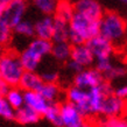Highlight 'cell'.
Instances as JSON below:
<instances>
[{"mask_svg":"<svg viewBox=\"0 0 127 127\" xmlns=\"http://www.w3.org/2000/svg\"><path fill=\"white\" fill-rule=\"evenodd\" d=\"M99 35L108 40L114 48H124L126 44V22L114 12L103 13L99 23Z\"/></svg>","mask_w":127,"mask_h":127,"instance_id":"6da1fadb","label":"cell"},{"mask_svg":"<svg viewBox=\"0 0 127 127\" xmlns=\"http://www.w3.org/2000/svg\"><path fill=\"white\" fill-rule=\"evenodd\" d=\"M69 36L68 41L75 44H83L91 37L99 34L100 20H91L82 13L73 11L69 20Z\"/></svg>","mask_w":127,"mask_h":127,"instance_id":"7a4b0ae2","label":"cell"},{"mask_svg":"<svg viewBox=\"0 0 127 127\" xmlns=\"http://www.w3.org/2000/svg\"><path fill=\"white\" fill-rule=\"evenodd\" d=\"M23 72L25 69L20 61V55L7 51L0 56V78L9 86H18Z\"/></svg>","mask_w":127,"mask_h":127,"instance_id":"3957f363","label":"cell"},{"mask_svg":"<svg viewBox=\"0 0 127 127\" xmlns=\"http://www.w3.org/2000/svg\"><path fill=\"white\" fill-rule=\"evenodd\" d=\"M85 44L90 49L93 57H96L97 60L110 58L111 55L113 54V51H114V47L112 46V43L99 34L88 40L85 42Z\"/></svg>","mask_w":127,"mask_h":127,"instance_id":"277c9868","label":"cell"},{"mask_svg":"<svg viewBox=\"0 0 127 127\" xmlns=\"http://www.w3.org/2000/svg\"><path fill=\"white\" fill-rule=\"evenodd\" d=\"M126 104L125 99L117 97L114 93H108L104 97L103 104L100 107V113L106 116L107 118H119L123 116Z\"/></svg>","mask_w":127,"mask_h":127,"instance_id":"5b68a950","label":"cell"},{"mask_svg":"<svg viewBox=\"0 0 127 127\" xmlns=\"http://www.w3.org/2000/svg\"><path fill=\"white\" fill-rule=\"evenodd\" d=\"M60 116L62 119V127H81L84 123V117L70 101L60 105Z\"/></svg>","mask_w":127,"mask_h":127,"instance_id":"8992f818","label":"cell"},{"mask_svg":"<svg viewBox=\"0 0 127 127\" xmlns=\"http://www.w3.org/2000/svg\"><path fill=\"white\" fill-rule=\"evenodd\" d=\"M26 12V1L25 0H13L5 7L1 16L5 19L11 28H14L22 21V18Z\"/></svg>","mask_w":127,"mask_h":127,"instance_id":"52a82bcc","label":"cell"},{"mask_svg":"<svg viewBox=\"0 0 127 127\" xmlns=\"http://www.w3.org/2000/svg\"><path fill=\"white\" fill-rule=\"evenodd\" d=\"M104 82V75L98 70H82L77 72L75 77V86L88 90L90 88L97 86Z\"/></svg>","mask_w":127,"mask_h":127,"instance_id":"ba28073f","label":"cell"},{"mask_svg":"<svg viewBox=\"0 0 127 127\" xmlns=\"http://www.w3.org/2000/svg\"><path fill=\"white\" fill-rule=\"evenodd\" d=\"M68 101L72 103L83 117L91 116L90 107L88 104V90L79 89L77 86L69 89L68 91Z\"/></svg>","mask_w":127,"mask_h":127,"instance_id":"9c48e42d","label":"cell"},{"mask_svg":"<svg viewBox=\"0 0 127 127\" xmlns=\"http://www.w3.org/2000/svg\"><path fill=\"white\" fill-rule=\"evenodd\" d=\"M73 11L91 20H100L103 15V8L97 0H78L73 6Z\"/></svg>","mask_w":127,"mask_h":127,"instance_id":"30bf717a","label":"cell"},{"mask_svg":"<svg viewBox=\"0 0 127 127\" xmlns=\"http://www.w3.org/2000/svg\"><path fill=\"white\" fill-rule=\"evenodd\" d=\"M49 103L50 101L44 99L37 91H25L23 92V104L28 105L34 111L37 112L40 116L44 114Z\"/></svg>","mask_w":127,"mask_h":127,"instance_id":"8fae6325","label":"cell"},{"mask_svg":"<svg viewBox=\"0 0 127 127\" xmlns=\"http://www.w3.org/2000/svg\"><path fill=\"white\" fill-rule=\"evenodd\" d=\"M51 47H53V42L50 40H43V39H39L37 37L34 41H32V43L28 46L26 51L31 55L32 57H34L35 60L41 62V60L46 55L50 54Z\"/></svg>","mask_w":127,"mask_h":127,"instance_id":"7c38bea8","label":"cell"},{"mask_svg":"<svg viewBox=\"0 0 127 127\" xmlns=\"http://www.w3.org/2000/svg\"><path fill=\"white\" fill-rule=\"evenodd\" d=\"M93 55L89 49L86 44H75L71 47V51H70V60L77 62L78 64L82 66H88L93 62Z\"/></svg>","mask_w":127,"mask_h":127,"instance_id":"4fadbf2b","label":"cell"},{"mask_svg":"<svg viewBox=\"0 0 127 127\" xmlns=\"http://www.w3.org/2000/svg\"><path fill=\"white\" fill-rule=\"evenodd\" d=\"M43 81L35 71H25L20 78L19 86L25 91H39Z\"/></svg>","mask_w":127,"mask_h":127,"instance_id":"5bb4252c","label":"cell"},{"mask_svg":"<svg viewBox=\"0 0 127 127\" xmlns=\"http://www.w3.org/2000/svg\"><path fill=\"white\" fill-rule=\"evenodd\" d=\"M53 27H54V18L50 15L43 18L36 22L34 26V34L43 40H50L51 41V35H53Z\"/></svg>","mask_w":127,"mask_h":127,"instance_id":"9a60e30c","label":"cell"},{"mask_svg":"<svg viewBox=\"0 0 127 127\" xmlns=\"http://www.w3.org/2000/svg\"><path fill=\"white\" fill-rule=\"evenodd\" d=\"M40 117L41 116L37 112L26 104L16 108V112L14 113V119H16L20 124H34L39 121Z\"/></svg>","mask_w":127,"mask_h":127,"instance_id":"2e32d148","label":"cell"},{"mask_svg":"<svg viewBox=\"0 0 127 127\" xmlns=\"http://www.w3.org/2000/svg\"><path fill=\"white\" fill-rule=\"evenodd\" d=\"M69 36V23L61 19L54 18V27H53V35L51 41L57 42H66Z\"/></svg>","mask_w":127,"mask_h":127,"instance_id":"e0dca14e","label":"cell"},{"mask_svg":"<svg viewBox=\"0 0 127 127\" xmlns=\"http://www.w3.org/2000/svg\"><path fill=\"white\" fill-rule=\"evenodd\" d=\"M70 51H71V46L66 41V42H57L53 44L50 53L57 61L65 62L70 58Z\"/></svg>","mask_w":127,"mask_h":127,"instance_id":"ac0fdd59","label":"cell"},{"mask_svg":"<svg viewBox=\"0 0 127 127\" xmlns=\"http://www.w3.org/2000/svg\"><path fill=\"white\" fill-rule=\"evenodd\" d=\"M72 14H73V7L66 0L57 1V6H56V9H55V18L69 22V20L71 19Z\"/></svg>","mask_w":127,"mask_h":127,"instance_id":"d6986e66","label":"cell"},{"mask_svg":"<svg viewBox=\"0 0 127 127\" xmlns=\"http://www.w3.org/2000/svg\"><path fill=\"white\" fill-rule=\"evenodd\" d=\"M37 92L48 101H55L60 96V88L56 83H43Z\"/></svg>","mask_w":127,"mask_h":127,"instance_id":"ffe728a7","label":"cell"},{"mask_svg":"<svg viewBox=\"0 0 127 127\" xmlns=\"http://www.w3.org/2000/svg\"><path fill=\"white\" fill-rule=\"evenodd\" d=\"M47 119L49 120L50 123H53L55 126L62 127V119L60 116V105L56 101H50L48 105V108L46 110L44 114Z\"/></svg>","mask_w":127,"mask_h":127,"instance_id":"44dd1931","label":"cell"},{"mask_svg":"<svg viewBox=\"0 0 127 127\" xmlns=\"http://www.w3.org/2000/svg\"><path fill=\"white\" fill-rule=\"evenodd\" d=\"M6 100L12 107L16 110V108H19L20 106L23 105V93L19 89L11 88L8 90V92L6 93Z\"/></svg>","mask_w":127,"mask_h":127,"instance_id":"7402d4cb","label":"cell"},{"mask_svg":"<svg viewBox=\"0 0 127 127\" xmlns=\"http://www.w3.org/2000/svg\"><path fill=\"white\" fill-rule=\"evenodd\" d=\"M33 2L40 11L47 15H51L53 13H55L57 6V0H33Z\"/></svg>","mask_w":127,"mask_h":127,"instance_id":"603a6c76","label":"cell"},{"mask_svg":"<svg viewBox=\"0 0 127 127\" xmlns=\"http://www.w3.org/2000/svg\"><path fill=\"white\" fill-rule=\"evenodd\" d=\"M13 29L15 31V33L20 35H25L27 37H31L34 35V26L29 21H20Z\"/></svg>","mask_w":127,"mask_h":127,"instance_id":"cb8c5ba5","label":"cell"},{"mask_svg":"<svg viewBox=\"0 0 127 127\" xmlns=\"http://www.w3.org/2000/svg\"><path fill=\"white\" fill-rule=\"evenodd\" d=\"M12 28L7 25V22L5 21V19L0 15V44L2 46L5 43H7L11 39V31Z\"/></svg>","mask_w":127,"mask_h":127,"instance_id":"d4e9b609","label":"cell"},{"mask_svg":"<svg viewBox=\"0 0 127 127\" xmlns=\"http://www.w3.org/2000/svg\"><path fill=\"white\" fill-rule=\"evenodd\" d=\"M14 108L7 103V100L2 98L0 100V116L6 119H14Z\"/></svg>","mask_w":127,"mask_h":127,"instance_id":"484cf974","label":"cell"},{"mask_svg":"<svg viewBox=\"0 0 127 127\" xmlns=\"http://www.w3.org/2000/svg\"><path fill=\"white\" fill-rule=\"evenodd\" d=\"M112 66L113 65L111 63V58H99V60H97V70L103 75L107 72Z\"/></svg>","mask_w":127,"mask_h":127,"instance_id":"4316f807","label":"cell"},{"mask_svg":"<svg viewBox=\"0 0 127 127\" xmlns=\"http://www.w3.org/2000/svg\"><path fill=\"white\" fill-rule=\"evenodd\" d=\"M126 73V70L121 68V66H112L111 69L108 70L106 73H104L105 77L111 79V78H118V77H123Z\"/></svg>","mask_w":127,"mask_h":127,"instance_id":"83f0119b","label":"cell"},{"mask_svg":"<svg viewBox=\"0 0 127 127\" xmlns=\"http://www.w3.org/2000/svg\"><path fill=\"white\" fill-rule=\"evenodd\" d=\"M40 77L43 81V83H56L58 79V73L55 71H48V72L41 73Z\"/></svg>","mask_w":127,"mask_h":127,"instance_id":"f1b7e54d","label":"cell"},{"mask_svg":"<svg viewBox=\"0 0 127 127\" xmlns=\"http://www.w3.org/2000/svg\"><path fill=\"white\" fill-rule=\"evenodd\" d=\"M106 125L108 127H127L126 121H124L119 118H110L106 121Z\"/></svg>","mask_w":127,"mask_h":127,"instance_id":"f546056e","label":"cell"},{"mask_svg":"<svg viewBox=\"0 0 127 127\" xmlns=\"http://www.w3.org/2000/svg\"><path fill=\"white\" fill-rule=\"evenodd\" d=\"M68 66H69L70 70H72V71H75V72H79V71H82L83 68H84V66H82L81 64H78L77 62L72 61V60L68 63Z\"/></svg>","mask_w":127,"mask_h":127,"instance_id":"4dcf8cb0","label":"cell"},{"mask_svg":"<svg viewBox=\"0 0 127 127\" xmlns=\"http://www.w3.org/2000/svg\"><path fill=\"white\" fill-rule=\"evenodd\" d=\"M113 93H114L117 97L125 99V98H126V96H127V88H126V86H121V88L117 89L116 91H113Z\"/></svg>","mask_w":127,"mask_h":127,"instance_id":"1f68e13d","label":"cell"},{"mask_svg":"<svg viewBox=\"0 0 127 127\" xmlns=\"http://www.w3.org/2000/svg\"><path fill=\"white\" fill-rule=\"evenodd\" d=\"M11 89V86L7 84V83H5L1 78H0V95L4 97V96H6V93L8 92V90Z\"/></svg>","mask_w":127,"mask_h":127,"instance_id":"d6a6232c","label":"cell"},{"mask_svg":"<svg viewBox=\"0 0 127 127\" xmlns=\"http://www.w3.org/2000/svg\"><path fill=\"white\" fill-rule=\"evenodd\" d=\"M11 1H13V0H0V5H1V6H4V7H6Z\"/></svg>","mask_w":127,"mask_h":127,"instance_id":"836d02e7","label":"cell"},{"mask_svg":"<svg viewBox=\"0 0 127 127\" xmlns=\"http://www.w3.org/2000/svg\"><path fill=\"white\" fill-rule=\"evenodd\" d=\"M81 127H93V126H92V125H91V124L85 123V121H84V123H83V125H82Z\"/></svg>","mask_w":127,"mask_h":127,"instance_id":"e575fe53","label":"cell"},{"mask_svg":"<svg viewBox=\"0 0 127 127\" xmlns=\"http://www.w3.org/2000/svg\"><path fill=\"white\" fill-rule=\"evenodd\" d=\"M4 9H5V7H4V6H1V5H0V15L2 14V12H4Z\"/></svg>","mask_w":127,"mask_h":127,"instance_id":"d590c367","label":"cell"},{"mask_svg":"<svg viewBox=\"0 0 127 127\" xmlns=\"http://www.w3.org/2000/svg\"><path fill=\"white\" fill-rule=\"evenodd\" d=\"M2 54H4V50H2V46L0 44V56H1Z\"/></svg>","mask_w":127,"mask_h":127,"instance_id":"8d00e7d4","label":"cell"},{"mask_svg":"<svg viewBox=\"0 0 127 127\" xmlns=\"http://www.w3.org/2000/svg\"><path fill=\"white\" fill-rule=\"evenodd\" d=\"M120 1H123V2H126L127 0H120Z\"/></svg>","mask_w":127,"mask_h":127,"instance_id":"74e56055","label":"cell"},{"mask_svg":"<svg viewBox=\"0 0 127 127\" xmlns=\"http://www.w3.org/2000/svg\"><path fill=\"white\" fill-rule=\"evenodd\" d=\"M2 98H4V97H2V96H1V95H0V100L2 99Z\"/></svg>","mask_w":127,"mask_h":127,"instance_id":"f35d334b","label":"cell"},{"mask_svg":"<svg viewBox=\"0 0 127 127\" xmlns=\"http://www.w3.org/2000/svg\"><path fill=\"white\" fill-rule=\"evenodd\" d=\"M104 127H108V126H107V125H105V126H104Z\"/></svg>","mask_w":127,"mask_h":127,"instance_id":"ab89813d","label":"cell"}]
</instances>
